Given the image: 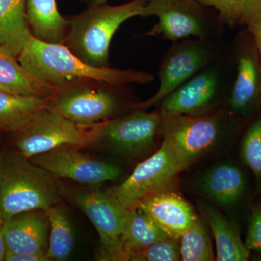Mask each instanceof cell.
I'll list each match as a JSON object with an SVG mask.
<instances>
[{"label": "cell", "mask_w": 261, "mask_h": 261, "mask_svg": "<svg viewBox=\"0 0 261 261\" xmlns=\"http://www.w3.org/2000/svg\"><path fill=\"white\" fill-rule=\"evenodd\" d=\"M78 148L62 146L29 160L54 178L71 180L81 185L91 186L114 181L121 174V169L116 165L92 159Z\"/></svg>", "instance_id": "cell-10"}, {"label": "cell", "mask_w": 261, "mask_h": 261, "mask_svg": "<svg viewBox=\"0 0 261 261\" xmlns=\"http://www.w3.org/2000/svg\"><path fill=\"white\" fill-rule=\"evenodd\" d=\"M7 247L5 245L4 238L0 231V261L5 260V255H6Z\"/></svg>", "instance_id": "cell-33"}, {"label": "cell", "mask_w": 261, "mask_h": 261, "mask_svg": "<svg viewBox=\"0 0 261 261\" xmlns=\"http://www.w3.org/2000/svg\"><path fill=\"white\" fill-rule=\"evenodd\" d=\"M51 99L18 95L0 91V130L14 133L18 132L37 113L49 107Z\"/></svg>", "instance_id": "cell-22"}, {"label": "cell", "mask_w": 261, "mask_h": 261, "mask_svg": "<svg viewBox=\"0 0 261 261\" xmlns=\"http://www.w3.org/2000/svg\"><path fill=\"white\" fill-rule=\"evenodd\" d=\"M197 190L218 205L229 207L241 200L246 187L240 168L223 163L211 168L199 178Z\"/></svg>", "instance_id": "cell-16"}, {"label": "cell", "mask_w": 261, "mask_h": 261, "mask_svg": "<svg viewBox=\"0 0 261 261\" xmlns=\"http://www.w3.org/2000/svg\"><path fill=\"white\" fill-rule=\"evenodd\" d=\"M25 15L34 37L47 43H64L70 21L62 16L56 0H25Z\"/></svg>", "instance_id": "cell-18"}, {"label": "cell", "mask_w": 261, "mask_h": 261, "mask_svg": "<svg viewBox=\"0 0 261 261\" xmlns=\"http://www.w3.org/2000/svg\"><path fill=\"white\" fill-rule=\"evenodd\" d=\"M169 238L180 239L198 219L185 199L173 192L149 197L138 205Z\"/></svg>", "instance_id": "cell-15"}, {"label": "cell", "mask_w": 261, "mask_h": 261, "mask_svg": "<svg viewBox=\"0 0 261 261\" xmlns=\"http://www.w3.org/2000/svg\"><path fill=\"white\" fill-rule=\"evenodd\" d=\"M99 82H82L57 89L49 109L79 126L90 127L114 116L117 98Z\"/></svg>", "instance_id": "cell-7"}, {"label": "cell", "mask_w": 261, "mask_h": 261, "mask_svg": "<svg viewBox=\"0 0 261 261\" xmlns=\"http://www.w3.org/2000/svg\"><path fill=\"white\" fill-rule=\"evenodd\" d=\"M7 251L47 255L50 224L46 211H23L4 220L1 230Z\"/></svg>", "instance_id": "cell-12"}, {"label": "cell", "mask_w": 261, "mask_h": 261, "mask_svg": "<svg viewBox=\"0 0 261 261\" xmlns=\"http://www.w3.org/2000/svg\"><path fill=\"white\" fill-rule=\"evenodd\" d=\"M241 156L261 185V118L245 134L242 142Z\"/></svg>", "instance_id": "cell-26"}, {"label": "cell", "mask_w": 261, "mask_h": 261, "mask_svg": "<svg viewBox=\"0 0 261 261\" xmlns=\"http://www.w3.org/2000/svg\"><path fill=\"white\" fill-rule=\"evenodd\" d=\"M245 245L250 250L261 252V205L252 215Z\"/></svg>", "instance_id": "cell-29"}, {"label": "cell", "mask_w": 261, "mask_h": 261, "mask_svg": "<svg viewBox=\"0 0 261 261\" xmlns=\"http://www.w3.org/2000/svg\"><path fill=\"white\" fill-rule=\"evenodd\" d=\"M161 124L160 114L136 111L128 116L94 125L92 145L125 157H138L150 148Z\"/></svg>", "instance_id": "cell-8"}, {"label": "cell", "mask_w": 261, "mask_h": 261, "mask_svg": "<svg viewBox=\"0 0 261 261\" xmlns=\"http://www.w3.org/2000/svg\"><path fill=\"white\" fill-rule=\"evenodd\" d=\"M49 260L47 255H25V254H16L7 251L5 261H48Z\"/></svg>", "instance_id": "cell-31"}, {"label": "cell", "mask_w": 261, "mask_h": 261, "mask_svg": "<svg viewBox=\"0 0 261 261\" xmlns=\"http://www.w3.org/2000/svg\"><path fill=\"white\" fill-rule=\"evenodd\" d=\"M248 27L255 37V42L261 54V23L250 24Z\"/></svg>", "instance_id": "cell-32"}, {"label": "cell", "mask_w": 261, "mask_h": 261, "mask_svg": "<svg viewBox=\"0 0 261 261\" xmlns=\"http://www.w3.org/2000/svg\"><path fill=\"white\" fill-rule=\"evenodd\" d=\"M94 140L93 126H79L47 108L39 111L23 128L15 132L13 151L30 159L62 146L82 147L91 145Z\"/></svg>", "instance_id": "cell-5"}, {"label": "cell", "mask_w": 261, "mask_h": 261, "mask_svg": "<svg viewBox=\"0 0 261 261\" xmlns=\"http://www.w3.org/2000/svg\"><path fill=\"white\" fill-rule=\"evenodd\" d=\"M219 89V79L214 71L207 70L194 75L163 100L161 121L180 116L196 115L214 100Z\"/></svg>", "instance_id": "cell-13"}, {"label": "cell", "mask_w": 261, "mask_h": 261, "mask_svg": "<svg viewBox=\"0 0 261 261\" xmlns=\"http://www.w3.org/2000/svg\"><path fill=\"white\" fill-rule=\"evenodd\" d=\"M61 196L83 211L100 238L101 260H121V242L129 210L109 191L58 184Z\"/></svg>", "instance_id": "cell-4"}, {"label": "cell", "mask_w": 261, "mask_h": 261, "mask_svg": "<svg viewBox=\"0 0 261 261\" xmlns=\"http://www.w3.org/2000/svg\"><path fill=\"white\" fill-rule=\"evenodd\" d=\"M3 222H4V219H3L1 212H0V230H1L2 226H3Z\"/></svg>", "instance_id": "cell-35"}, {"label": "cell", "mask_w": 261, "mask_h": 261, "mask_svg": "<svg viewBox=\"0 0 261 261\" xmlns=\"http://www.w3.org/2000/svg\"><path fill=\"white\" fill-rule=\"evenodd\" d=\"M32 36L25 0H0V47L18 57Z\"/></svg>", "instance_id": "cell-20"}, {"label": "cell", "mask_w": 261, "mask_h": 261, "mask_svg": "<svg viewBox=\"0 0 261 261\" xmlns=\"http://www.w3.org/2000/svg\"><path fill=\"white\" fill-rule=\"evenodd\" d=\"M260 84L256 61L250 55H244L238 63L230 105L233 111L245 113L256 102L260 94Z\"/></svg>", "instance_id": "cell-23"}, {"label": "cell", "mask_w": 261, "mask_h": 261, "mask_svg": "<svg viewBox=\"0 0 261 261\" xmlns=\"http://www.w3.org/2000/svg\"><path fill=\"white\" fill-rule=\"evenodd\" d=\"M240 17L247 25L261 23V0H240Z\"/></svg>", "instance_id": "cell-30"}, {"label": "cell", "mask_w": 261, "mask_h": 261, "mask_svg": "<svg viewBox=\"0 0 261 261\" xmlns=\"http://www.w3.org/2000/svg\"><path fill=\"white\" fill-rule=\"evenodd\" d=\"M163 140L167 141L184 169L216 144L220 122L215 116L180 115L161 121Z\"/></svg>", "instance_id": "cell-9"}, {"label": "cell", "mask_w": 261, "mask_h": 261, "mask_svg": "<svg viewBox=\"0 0 261 261\" xmlns=\"http://www.w3.org/2000/svg\"><path fill=\"white\" fill-rule=\"evenodd\" d=\"M183 170L171 146L163 140L155 153L139 163L126 181L108 191L120 205L130 210L149 197L171 191Z\"/></svg>", "instance_id": "cell-6"}, {"label": "cell", "mask_w": 261, "mask_h": 261, "mask_svg": "<svg viewBox=\"0 0 261 261\" xmlns=\"http://www.w3.org/2000/svg\"><path fill=\"white\" fill-rule=\"evenodd\" d=\"M93 1V4L95 5H101L106 4L107 0H92Z\"/></svg>", "instance_id": "cell-34"}, {"label": "cell", "mask_w": 261, "mask_h": 261, "mask_svg": "<svg viewBox=\"0 0 261 261\" xmlns=\"http://www.w3.org/2000/svg\"><path fill=\"white\" fill-rule=\"evenodd\" d=\"M18 60L33 76L56 89L82 82L117 86L147 84L154 80L153 75L146 72L92 66L64 44L43 42L33 35L18 55Z\"/></svg>", "instance_id": "cell-1"}, {"label": "cell", "mask_w": 261, "mask_h": 261, "mask_svg": "<svg viewBox=\"0 0 261 261\" xmlns=\"http://www.w3.org/2000/svg\"><path fill=\"white\" fill-rule=\"evenodd\" d=\"M200 4L213 7L219 12L228 23H234L240 19V0H196Z\"/></svg>", "instance_id": "cell-28"}, {"label": "cell", "mask_w": 261, "mask_h": 261, "mask_svg": "<svg viewBox=\"0 0 261 261\" xmlns=\"http://www.w3.org/2000/svg\"><path fill=\"white\" fill-rule=\"evenodd\" d=\"M58 183L45 170L15 151L0 154V212L3 219L32 210L47 211L61 199Z\"/></svg>", "instance_id": "cell-2"}, {"label": "cell", "mask_w": 261, "mask_h": 261, "mask_svg": "<svg viewBox=\"0 0 261 261\" xmlns=\"http://www.w3.org/2000/svg\"><path fill=\"white\" fill-rule=\"evenodd\" d=\"M155 15L159 23L147 34L171 41L203 37L202 20L193 0H148L141 16Z\"/></svg>", "instance_id": "cell-11"}, {"label": "cell", "mask_w": 261, "mask_h": 261, "mask_svg": "<svg viewBox=\"0 0 261 261\" xmlns=\"http://www.w3.org/2000/svg\"><path fill=\"white\" fill-rule=\"evenodd\" d=\"M46 212L50 224L47 256L50 260H64L69 257L74 247L69 219L64 210L56 205L49 207Z\"/></svg>", "instance_id": "cell-24"}, {"label": "cell", "mask_w": 261, "mask_h": 261, "mask_svg": "<svg viewBox=\"0 0 261 261\" xmlns=\"http://www.w3.org/2000/svg\"><path fill=\"white\" fill-rule=\"evenodd\" d=\"M180 239L166 237L149 245L136 257L137 261L181 260Z\"/></svg>", "instance_id": "cell-27"}, {"label": "cell", "mask_w": 261, "mask_h": 261, "mask_svg": "<svg viewBox=\"0 0 261 261\" xmlns=\"http://www.w3.org/2000/svg\"><path fill=\"white\" fill-rule=\"evenodd\" d=\"M180 250L181 260H215L210 235L200 219H197L180 238Z\"/></svg>", "instance_id": "cell-25"}, {"label": "cell", "mask_w": 261, "mask_h": 261, "mask_svg": "<svg viewBox=\"0 0 261 261\" xmlns=\"http://www.w3.org/2000/svg\"><path fill=\"white\" fill-rule=\"evenodd\" d=\"M148 0H132L118 5H94L70 20L64 44L87 64L97 68L108 66L110 44L123 22L142 15Z\"/></svg>", "instance_id": "cell-3"}, {"label": "cell", "mask_w": 261, "mask_h": 261, "mask_svg": "<svg viewBox=\"0 0 261 261\" xmlns=\"http://www.w3.org/2000/svg\"><path fill=\"white\" fill-rule=\"evenodd\" d=\"M16 57L9 49L0 47V91L42 99L54 97L57 89L33 76Z\"/></svg>", "instance_id": "cell-17"}, {"label": "cell", "mask_w": 261, "mask_h": 261, "mask_svg": "<svg viewBox=\"0 0 261 261\" xmlns=\"http://www.w3.org/2000/svg\"><path fill=\"white\" fill-rule=\"evenodd\" d=\"M206 61V51L197 46H185L173 51L163 63L160 71L159 90L148 100L137 105V108L147 109L159 104L195 75L202 69Z\"/></svg>", "instance_id": "cell-14"}, {"label": "cell", "mask_w": 261, "mask_h": 261, "mask_svg": "<svg viewBox=\"0 0 261 261\" xmlns=\"http://www.w3.org/2000/svg\"><path fill=\"white\" fill-rule=\"evenodd\" d=\"M205 219L214 235L218 261H245L250 250L243 243L238 228L219 211L207 207Z\"/></svg>", "instance_id": "cell-21"}, {"label": "cell", "mask_w": 261, "mask_h": 261, "mask_svg": "<svg viewBox=\"0 0 261 261\" xmlns=\"http://www.w3.org/2000/svg\"><path fill=\"white\" fill-rule=\"evenodd\" d=\"M168 237L144 211L129 210L121 242V260H135L142 250Z\"/></svg>", "instance_id": "cell-19"}]
</instances>
